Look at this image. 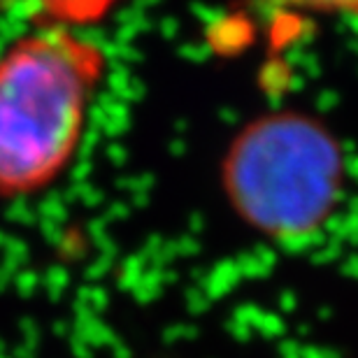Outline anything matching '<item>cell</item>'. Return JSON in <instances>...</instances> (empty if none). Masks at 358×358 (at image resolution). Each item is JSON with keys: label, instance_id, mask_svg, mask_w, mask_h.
<instances>
[{"label": "cell", "instance_id": "277c9868", "mask_svg": "<svg viewBox=\"0 0 358 358\" xmlns=\"http://www.w3.org/2000/svg\"><path fill=\"white\" fill-rule=\"evenodd\" d=\"M270 3L277 7H291V10L358 17V0H270Z\"/></svg>", "mask_w": 358, "mask_h": 358}, {"label": "cell", "instance_id": "7a4b0ae2", "mask_svg": "<svg viewBox=\"0 0 358 358\" xmlns=\"http://www.w3.org/2000/svg\"><path fill=\"white\" fill-rule=\"evenodd\" d=\"M221 182L247 226L275 240H298L317 233L340 203L345 154L321 121L270 112L228 145Z\"/></svg>", "mask_w": 358, "mask_h": 358}, {"label": "cell", "instance_id": "6da1fadb", "mask_svg": "<svg viewBox=\"0 0 358 358\" xmlns=\"http://www.w3.org/2000/svg\"><path fill=\"white\" fill-rule=\"evenodd\" d=\"M105 75V49L68 26L38 24L0 54V200L59 182Z\"/></svg>", "mask_w": 358, "mask_h": 358}, {"label": "cell", "instance_id": "3957f363", "mask_svg": "<svg viewBox=\"0 0 358 358\" xmlns=\"http://www.w3.org/2000/svg\"><path fill=\"white\" fill-rule=\"evenodd\" d=\"M128 0H0V7L21 5L31 10L38 24L82 28L100 24Z\"/></svg>", "mask_w": 358, "mask_h": 358}]
</instances>
